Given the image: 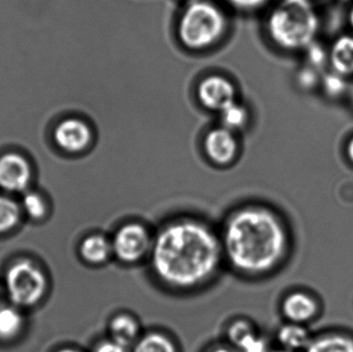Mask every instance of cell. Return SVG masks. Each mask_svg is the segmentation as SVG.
<instances>
[{"label":"cell","mask_w":353,"mask_h":352,"mask_svg":"<svg viewBox=\"0 0 353 352\" xmlns=\"http://www.w3.org/2000/svg\"><path fill=\"white\" fill-rule=\"evenodd\" d=\"M278 339L285 351H288L303 349L309 344V337L306 330L296 324L283 327L278 333Z\"/></svg>","instance_id":"cell-16"},{"label":"cell","mask_w":353,"mask_h":352,"mask_svg":"<svg viewBox=\"0 0 353 352\" xmlns=\"http://www.w3.org/2000/svg\"><path fill=\"white\" fill-rule=\"evenodd\" d=\"M112 339L128 347L138 338L140 327L132 316L120 314L115 316L110 324Z\"/></svg>","instance_id":"cell-15"},{"label":"cell","mask_w":353,"mask_h":352,"mask_svg":"<svg viewBox=\"0 0 353 352\" xmlns=\"http://www.w3.org/2000/svg\"><path fill=\"white\" fill-rule=\"evenodd\" d=\"M323 89L325 93L330 96L337 97L343 94L347 89V84H346L345 76L341 74H336L335 72L331 74H325L321 80Z\"/></svg>","instance_id":"cell-22"},{"label":"cell","mask_w":353,"mask_h":352,"mask_svg":"<svg viewBox=\"0 0 353 352\" xmlns=\"http://www.w3.org/2000/svg\"><path fill=\"white\" fill-rule=\"evenodd\" d=\"M81 256L89 264L101 265L113 254L112 242L101 235L86 238L81 244Z\"/></svg>","instance_id":"cell-13"},{"label":"cell","mask_w":353,"mask_h":352,"mask_svg":"<svg viewBox=\"0 0 353 352\" xmlns=\"http://www.w3.org/2000/svg\"><path fill=\"white\" fill-rule=\"evenodd\" d=\"M220 113H221L222 126L232 132L243 127L248 119L247 110L236 101L228 105Z\"/></svg>","instance_id":"cell-19"},{"label":"cell","mask_w":353,"mask_h":352,"mask_svg":"<svg viewBox=\"0 0 353 352\" xmlns=\"http://www.w3.org/2000/svg\"><path fill=\"white\" fill-rule=\"evenodd\" d=\"M228 335L238 352H269L265 341L257 336L252 326L244 320L234 322Z\"/></svg>","instance_id":"cell-11"},{"label":"cell","mask_w":353,"mask_h":352,"mask_svg":"<svg viewBox=\"0 0 353 352\" xmlns=\"http://www.w3.org/2000/svg\"><path fill=\"white\" fill-rule=\"evenodd\" d=\"M205 150L213 163L228 165L234 161L238 151V142L234 132L224 126L214 128L205 136Z\"/></svg>","instance_id":"cell-9"},{"label":"cell","mask_w":353,"mask_h":352,"mask_svg":"<svg viewBox=\"0 0 353 352\" xmlns=\"http://www.w3.org/2000/svg\"><path fill=\"white\" fill-rule=\"evenodd\" d=\"M22 315L14 308H0V339L10 340L20 332L22 328Z\"/></svg>","instance_id":"cell-17"},{"label":"cell","mask_w":353,"mask_h":352,"mask_svg":"<svg viewBox=\"0 0 353 352\" xmlns=\"http://www.w3.org/2000/svg\"><path fill=\"white\" fill-rule=\"evenodd\" d=\"M20 218L18 205L10 198L0 196V234L16 227Z\"/></svg>","instance_id":"cell-20"},{"label":"cell","mask_w":353,"mask_h":352,"mask_svg":"<svg viewBox=\"0 0 353 352\" xmlns=\"http://www.w3.org/2000/svg\"><path fill=\"white\" fill-rule=\"evenodd\" d=\"M329 62L336 74L343 76L353 74V37L342 35L335 39L329 51Z\"/></svg>","instance_id":"cell-12"},{"label":"cell","mask_w":353,"mask_h":352,"mask_svg":"<svg viewBox=\"0 0 353 352\" xmlns=\"http://www.w3.org/2000/svg\"><path fill=\"white\" fill-rule=\"evenodd\" d=\"M23 207L27 214L32 219H41L46 214V204L39 194H27L23 198Z\"/></svg>","instance_id":"cell-23"},{"label":"cell","mask_w":353,"mask_h":352,"mask_svg":"<svg viewBox=\"0 0 353 352\" xmlns=\"http://www.w3.org/2000/svg\"><path fill=\"white\" fill-rule=\"evenodd\" d=\"M95 352H128V347L112 339L111 341L101 343Z\"/></svg>","instance_id":"cell-27"},{"label":"cell","mask_w":353,"mask_h":352,"mask_svg":"<svg viewBox=\"0 0 353 352\" xmlns=\"http://www.w3.org/2000/svg\"><path fill=\"white\" fill-rule=\"evenodd\" d=\"M347 152L350 159L353 161V138L350 141V144H348Z\"/></svg>","instance_id":"cell-28"},{"label":"cell","mask_w":353,"mask_h":352,"mask_svg":"<svg viewBox=\"0 0 353 352\" xmlns=\"http://www.w3.org/2000/svg\"><path fill=\"white\" fill-rule=\"evenodd\" d=\"M113 254L125 264H134L151 251L153 240L149 231L140 223L122 225L112 240Z\"/></svg>","instance_id":"cell-6"},{"label":"cell","mask_w":353,"mask_h":352,"mask_svg":"<svg viewBox=\"0 0 353 352\" xmlns=\"http://www.w3.org/2000/svg\"><path fill=\"white\" fill-rule=\"evenodd\" d=\"M308 352H353V342L342 337H330L309 345Z\"/></svg>","instance_id":"cell-21"},{"label":"cell","mask_w":353,"mask_h":352,"mask_svg":"<svg viewBox=\"0 0 353 352\" xmlns=\"http://www.w3.org/2000/svg\"><path fill=\"white\" fill-rule=\"evenodd\" d=\"M134 352H176L174 343L159 333L147 335L137 342Z\"/></svg>","instance_id":"cell-18"},{"label":"cell","mask_w":353,"mask_h":352,"mask_svg":"<svg viewBox=\"0 0 353 352\" xmlns=\"http://www.w3.org/2000/svg\"><path fill=\"white\" fill-rule=\"evenodd\" d=\"M299 84L304 89H313L319 84V79L316 70L313 68H307L301 70L298 76Z\"/></svg>","instance_id":"cell-25"},{"label":"cell","mask_w":353,"mask_h":352,"mask_svg":"<svg viewBox=\"0 0 353 352\" xmlns=\"http://www.w3.org/2000/svg\"><path fill=\"white\" fill-rule=\"evenodd\" d=\"M199 101L208 109L221 112L232 103H236V89L228 79L220 76L205 78L199 84Z\"/></svg>","instance_id":"cell-7"},{"label":"cell","mask_w":353,"mask_h":352,"mask_svg":"<svg viewBox=\"0 0 353 352\" xmlns=\"http://www.w3.org/2000/svg\"><path fill=\"white\" fill-rule=\"evenodd\" d=\"M269 0H228V2L242 10H254L265 6Z\"/></svg>","instance_id":"cell-26"},{"label":"cell","mask_w":353,"mask_h":352,"mask_svg":"<svg viewBox=\"0 0 353 352\" xmlns=\"http://www.w3.org/2000/svg\"><path fill=\"white\" fill-rule=\"evenodd\" d=\"M348 20H350V26H352L353 29V6L352 10H350V14H348Z\"/></svg>","instance_id":"cell-30"},{"label":"cell","mask_w":353,"mask_h":352,"mask_svg":"<svg viewBox=\"0 0 353 352\" xmlns=\"http://www.w3.org/2000/svg\"><path fill=\"white\" fill-rule=\"evenodd\" d=\"M225 27L221 8L209 0H193L181 16L179 37L186 47L203 49L216 43Z\"/></svg>","instance_id":"cell-4"},{"label":"cell","mask_w":353,"mask_h":352,"mask_svg":"<svg viewBox=\"0 0 353 352\" xmlns=\"http://www.w3.org/2000/svg\"><path fill=\"white\" fill-rule=\"evenodd\" d=\"M284 314L292 322H301L312 318L316 311V305L312 299L303 295L294 293L290 296L283 304Z\"/></svg>","instance_id":"cell-14"},{"label":"cell","mask_w":353,"mask_h":352,"mask_svg":"<svg viewBox=\"0 0 353 352\" xmlns=\"http://www.w3.org/2000/svg\"><path fill=\"white\" fill-rule=\"evenodd\" d=\"M211 352H236L234 349H228V347H219V349H214Z\"/></svg>","instance_id":"cell-29"},{"label":"cell","mask_w":353,"mask_h":352,"mask_svg":"<svg viewBox=\"0 0 353 352\" xmlns=\"http://www.w3.org/2000/svg\"><path fill=\"white\" fill-rule=\"evenodd\" d=\"M6 284L12 303L30 307L41 299L47 282L43 272L32 262L21 260L8 269Z\"/></svg>","instance_id":"cell-5"},{"label":"cell","mask_w":353,"mask_h":352,"mask_svg":"<svg viewBox=\"0 0 353 352\" xmlns=\"http://www.w3.org/2000/svg\"><path fill=\"white\" fill-rule=\"evenodd\" d=\"M307 59L311 68H319L325 65V62L329 61V51L323 45L313 43L307 48Z\"/></svg>","instance_id":"cell-24"},{"label":"cell","mask_w":353,"mask_h":352,"mask_svg":"<svg viewBox=\"0 0 353 352\" xmlns=\"http://www.w3.org/2000/svg\"><path fill=\"white\" fill-rule=\"evenodd\" d=\"M151 265L165 284L187 289L209 280L221 262L222 243L203 223L181 220L163 227L153 240Z\"/></svg>","instance_id":"cell-1"},{"label":"cell","mask_w":353,"mask_h":352,"mask_svg":"<svg viewBox=\"0 0 353 352\" xmlns=\"http://www.w3.org/2000/svg\"><path fill=\"white\" fill-rule=\"evenodd\" d=\"M268 26L277 45L298 51L314 43L321 24L309 0H283L272 12Z\"/></svg>","instance_id":"cell-3"},{"label":"cell","mask_w":353,"mask_h":352,"mask_svg":"<svg viewBox=\"0 0 353 352\" xmlns=\"http://www.w3.org/2000/svg\"><path fill=\"white\" fill-rule=\"evenodd\" d=\"M0 293H1V289H0Z\"/></svg>","instance_id":"cell-33"},{"label":"cell","mask_w":353,"mask_h":352,"mask_svg":"<svg viewBox=\"0 0 353 352\" xmlns=\"http://www.w3.org/2000/svg\"><path fill=\"white\" fill-rule=\"evenodd\" d=\"M222 249L239 272L261 275L275 268L286 249V235L277 217L261 207L241 209L224 227Z\"/></svg>","instance_id":"cell-2"},{"label":"cell","mask_w":353,"mask_h":352,"mask_svg":"<svg viewBox=\"0 0 353 352\" xmlns=\"http://www.w3.org/2000/svg\"><path fill=\"white\" fill-rule=\"evenodd\" d=\"M30 167L24 157L10 153L0 157V187L6 191H23L30 180Z\"/></svg>","instance_id":"cell-8"},{"label":"cell","mask_w":353,"mask_h":352,"mask_svg":"<svg viewBox=\"0 0 353 352\" xmlns=\"http://www.w3.org/2000/svg\"><path fill=\"white\" fill-rule=\"evenodd\" d=\"M271 352H292L288 351H271Z\"/></svg>","instance_id":"cell-32"},{"label":"cell","mask_w":353,"mask_h":352,"mask_svg":"<svg viewBox=\"0 0 353 352\" xmlns=\"http://www.w3.org/2000/svg\"><path fill=\"white\" fill-rule=\"evenodd\" d=\"M59 352H79V351H74V349H62V351H60Z\"/></svg>","instance_id":"cell-31"},{"label":"cell","mask_w":353,"mask_h":352,"mask_svg":"<svg viewBox=\"0 0 353 352\" xmlns=\"http://www.w3.org/2000/svg\"><path fill=\"white\" fill-rule=\"evenodd\" d=\"M91 136L89 126L78 119L64 120L55 130L56 143L68 152L84 150L90 143Z\"/></svg>","instance_id":"cell-10"}]
</instances>
